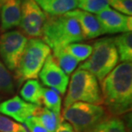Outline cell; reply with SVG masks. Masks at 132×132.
Returning <instances> with one entry per match:
<instances>
[{"label":"cell","mask_w":132,"mask_h":132,"mask_svg":"<svg viewBox=\"0 0 132 132\" xmlns=\"http://www.w3.org/2000/svg\"><path fill=\"white\" fill-rule=\"evenodd\" d=\"M55 132H76V130H74V128L72 127V125L70 123H68L67 121H64V119H62L60 121L59 126H57V130Z\"/></svg>","instance_id":"4316f807"},{"label":"cell","mask_w":132,"mask_h":132,"mask_svg":"<svg viewBox=\"0 0 132 132\" xmlns=\"http://www.w3.org/2000/svg\"><path fill=\"white\" fill-rule=\"evenodd\" d=\"M53 57L57 65L62 69V70L67 76H70L73 73L79 64V61H77L75 57L69 54L64 49H59L53 51Z\"/></svg>","instance_id":"d6986e66"},{"label":"cell","mask_w":132,"mask_h":132,"mask_svg":"<svg viewBox=\"0 0 132 132\" xmlns=\"http://www.w3.org/2000/svg\"><path fill=\"white\" fill-rule=\"evenodd\" d=\"M0 132H28L24 126L0 114Z\"/></svg>","instance_id":"cb8c5ba5"},{"label":"cell","mask_w":132,"mask_h":132,"mask_svg":"<svg viewBox=\"0 0 132 132\" xmlns=\"http://www.w3.org/2000/svg\"><path fill=\"white\" fill-rule=\"evenodd\" d=\"M14 90L15 87L12 75L3 62L0 61V93L12 94Z\"/></svg>","instance_id":"7402d4cb"},{"label":"cell","mask_w":132,"mask_h":132,"mask_svg":"<svg viewBox=\"0 0 132 132\" xmlns=\"http://www.w3.org/2000/svg\"><path fill=\"white\" fill-rule=\"evenodd\" d=\"M77 7L83 11L98 14L109 8V4L108 0H77Z\"/></svg>","instance_id":"603a6c76"},{"label":"cell","mask_w":132,"mask_h":132,"mask_svg":"<svg viewBox=\"0 0 132 132\" xmlns=\"http://www.w3.org/2000/svg\"><path fill=\"white\" fill-rule=\"evenodd\" d=\"M63 117L76 132H87L105 118V110L100 105L78 101L64 109Z\"/></svg>","instance_id":"8992f818"},{"label":"cell","mask_w":132,"mask_h":132,"mask_svg":"<svg viewBox=\"0 0 132 132\" xmlns=\"http://www.w3.org/2000/svg\"><path fill=\"white\" fill-rule=\"evenodd\" d=\"M93 51L78 69L87 70L101 81L117 66L119 59L113 38L105 37L93 44Z\"/></svg>","instance_id":"3957f363"},{"label":"cell","mask_w":132,"mask_h":132,"mask_svg":"<svg viewBox=\"0 0 132 132\" xmlns=\"http://www.w3.org/2000/svg\"><path fill=\"white\" fill-rule=\"evenodd\" d=\"M117 48L118 59L121 62H131L132 60V34L122 33L113 38Z\"/></svg>","instance_id":"2e32d148"},{"label":"cell","mask_w":132,"mask_h":132,"mask_svg":"<svg viewBox=\"0 0 132 132\" xmlns=\"http://www.w3.org/2000/svg\"><path fill=\"white\" fill-rule=\"evenodd\" d=\"M87 132H127L125 123L117 116L105 117Z\"/></svg>","instance_id":"ac0fdd59"},{"label":"cell","mask_w":132,"mask_h":132,"mask_svg":"<svg viewBox=\"0 0 132 132\" xmlns=\"http://www.w3.org/2000/svg\"><path fill=\"white\" fill-rule=\"evenodd\" d=\"M30 132H48L46 128L41 125L36 116H30L24 122Z\"/></svg>","instance_id":"484cf974"},{"label":"cell","mask_w":132,"mask_h":132,"mask_svg":"<svg viewBox=\"0 0 132 132\" xmlns=\"http://www.w3.org/2000/svg\"><path fill=\"white\" fill-rule=\"evenodd\" d=\"M64 110L75 102H86L94 105L102 104L101 91L97 78L93 74L77 69L71 76Z\"/></svg>","instance_id":"5b68a950"},{"label":"cell","mask_w":132,"mask_h":132,"mask_svg":"<svg viewBox=\"0 0 132 132\" xmlns=\"http://www.w3.org/2000/svg\"><path fill=\"white\" fill-rule=\"evenodd\" d=\"M41 102L46 108L52 112L57 118H60L62 99L59 92L50 88H43Z\"/></svg>","instance_id":"e0dca14e"},{"label":"cell","mask_w":132,"mask_h":132,"mask_svg":"<svg viewBox=\"0 0 132 132\" xmlns=\"http://www.w3.org/2000/svg\"><path fill=\"white\" fill-rule=\"evenodd\" d=\"M21 22L20 0H4L0 10V32L2 34L19 27Z\"/></svg>","instance_id":"4fadbf2b"},{"label":"cell","mask_w":132,"mask_h":132,"mask_svg":"<svg viewBox=\"0 0 132 132\" xmlns=\"http://www.w3.org/2000/svg\"><path fill=\"white\" fill-rule=\"evenodd\" d=\"M40 106L31 104L19 96L0 102V113L12 118L18 123H24L30 116H35Z\"/></svg>","instance_id":"8fae6325"},{"label":"cell","mask_w":132,"mask_h":132,"mask_svg":"<svg viewBox=\"0 0 132 132\" xmlns=\"http://www.w3.org/2000/svg\"><path fill=\"white\" fill-rule=\"evenodd\" d=\"M51 54V48L38 38L29 39L15 70V78L17 85L24 81L38 78L44 63Z\"/></svg>","instance_id":"277c9868"},{"label":"cell","mask_w":132,"mask_h":132,"mask_svg":"<svg viewBox=\"0 0 132 132\" xmlns=\"http://www.w3.org/2000/svg\"><path fill=\"white\" fill-rule=\"evenodd\" d=\"M42 91H43V87L41 86L39 81L35 79H30L26 81L24 85L21 88L20 94L22 99L25 101L40 106L42 105Z\"/></svg>","instance_id":"9a60e30c"},{"label":"cell","mask_w":132,"mask_h":132,"mask_svg":"<svg viewBox=\"0 0 132 132\" xmlns=\"http://www.w3.org/2000/svg\"><path fill=\"white\" fill-rule=\"evenodd\" d=\"M69 54L74 57L79 62L85 61L90 56L93 51V46L88 44L72 43L64 48Z\"/></svg>","instance_id":"44dd1931"},{"label":"cell","mask_w":132,"mask_h":132,"mask_svg":"<svg viewBox=\"0 0 132 132\" xmlns=\"http://www.w3.org/2000/svg\"><path fill=\"white\" fill-rule=\"evenodd\" d=\"M65 15L76 19L81 27L84 39H92L104 34L96 15L81 10H71Z\"/></svg>","instance_id":"7c38bea8"},{"label":"cell","mask_w":132,"mask_h":132,"mask_svg":"<svg viewBox=\"0 0 132 132\" xmlns=\"http://www.w3.org/2000/svg\"><path fill=\"white\" fill-rule=\"evenodd\" d=\"M28 40V37L18 30H10L0 35V57L8 70L15 71L16 69Z\"/></svg>","instance_id":"52a82bcc"},{"label":"cell","mask_w":132,"mask_h":132,"mask_svg":"<svg viewBox=\"0 0 132 132\" xmlns=\"http://www.w3.org/2000/svg\"><path fill=\"white\" fill-rule=\"evenodd\" d=\"M41 38L52 51L64 49L70 44L84 40L78 22L67 15H46Z\"/></svg>","instance_id":"7a4b0ae2"},{"label":"cell","mask_w":132,"mask_h":132,"mask_svg":"<svg viewBox=\"0 0 132 132\" xmlns=\"http://www.w3.org/2000/svg\"><path fill=\"white\" fill-rule=\"evenodd\" d=\"M108 4L121 14L132 15V0H108Z\"/></svg>","instance_id":"d4e9b609"},{"label":"cell","mask_w":132,"mask_h":132,"mask_svg":"<svg viewBox=\"0 0 132 132\" xmlns=\"http://www.w3.org/2000/svg\"><path fill=\"white\" fill-rule=\"evenodd\" d=\"M21 22L20 29L25 36L39 38L42 36L46 15L35 0H20Z\"/></svg>","instance_id":"ba28073f"},{"label":"cell","mask_w":132,"mask_h":132,"mask_svg":"<svg viewBox=\"0 0 132 132\" xmlns=\"http://www.w3.org/2000/svg\"><path fill=\"white\" fill-rule=\"evenodd\" d=\"M39 76L45 86L54 89L61 94H65L69 84V76L57 65L52 54L47 57Z\"/></svg>","instance_id":"9c48e42d"},{"label":"cell","mask_w":132,"mask_h":132,"mask_svg":"<svg viewBox=\"0 0 132 132\" xmlns=\"http://www.w3.org/2000/svg\"><path fill=\"white\" fill-rule=\"evenodd\" d=\"M36 117L38 118L41 125L46 128L48 132H55L57 126L60 123V118H57L53 112L48 110L47 108L40 107L38 112L36 113Z\"/></svg>","instance_id":"ffe728a7"},{"label":"cell","mask_w":132,"mask_h":132,"mask_svg":"<svg viewBox=\"0 0 132 132\" xmlns=\"http://www.w3.org/2000/svg\"><path fill=\"white\" fill-rule=\"evenodd\" d=\"M4 2V0H0V10H1V6H2V4Z\"/></svg>","instance_id":"83f0119b"},{"label":"cell","mask_w":132,"mask_h":132,"mask_svg":"<svg viewBox=\"0 0 132 132\" xmlns=\"http://www.w3.org/2000/svg\"><path fill=\"white\" fill-rule=\"evenodd\" d=\"M102 104L112 116L130 111L132 103V64L123 62L101 81Z\"/></svg>","instance_id":"6da1fadb"},{"label":"cell","mask_w":132,"mask_h":132,"mask_svg":"<svg viewBox=\"0 0 132 132\" xmlns=\"http://www.w3.org/2000/svg\"><path fill=\"white\" fill-rule=\"evenodd\" d=\"M47 15H63L77 7V0H35Z\"/></svg>","instance_id":"5bb4252c"},{"label":"cell","mask_w":132,"mask_h":132,"mask_svg":"<svg viewBox=\"0 0 132 132\" xmlns=\"http://www.w3.org/2000/svg\"><path fill=\"white\" fill-rule=\"evenodd\" d=\"M104 34H114L119 33L131 32L132 17L107 8L96 14Z\"/></svg>","instance_id":"30bf717a"}]
</instances>
